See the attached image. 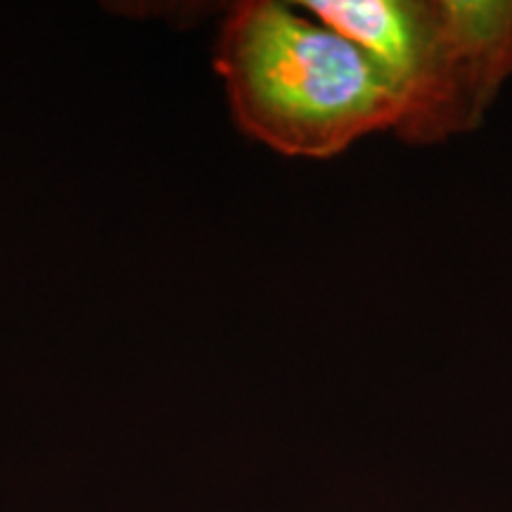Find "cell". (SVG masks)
Wrapping results in <instances>:
<instances>
[{
  "label": "cell",
  "instance_id": "3",
  "mask_svg": "<svg viewBox=\"0 0 512 512\" xmlns=\"http://www.w3.org/2000/svg\"><path fill=\"white\" fill-rule=\"evenodd\" d=\"M299 8L363 50L406 100L425 67L430 0H309Z\"/></svg>",
  "mask_w": 512,
  "mask_h": 512
},
{
  "label": "cell",
  "instance_id": "1",
  "mask_svg": "<svg viewBox=\"0 0 512 512\" xmlns=\"http://www.w3.org/2000/svg\"><path fill=\"white\" fill-rule=\"evenodd\" d=\"M214 62L238 126L287 157H337L396 131L406 110L401 88L363 50L275 0L228 12Z\"/></svg>",
  "mask_w": 512,
  "mask_h": 512
},
{
  "label": "cell",
  "instance_id": "2",
  "mask_svg": "<svg viewBox=\"0 0 512 512\" xmlns=\"http://www.w3.org/2000/svg\"><path fill=\"white\" fill-rule=\"evenodd\" d=\"M512 79V0H430L425 67L406 95L396 136L437 145L484 119Z\"/></svg>",
  "mask_w": 512,
  "mask_h": 512
}]
</instances>
